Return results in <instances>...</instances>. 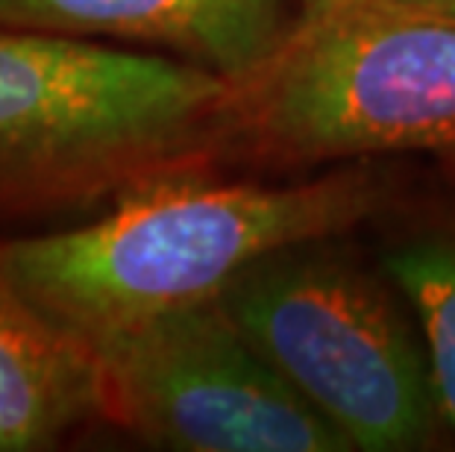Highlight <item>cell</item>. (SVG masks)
Wrapping results in <instances>:
<instances>
[{
	"mask_svg": "<svg viewBox=\"0 0 455 452\" xmlns=\"http://www.w3.org/2000/svg\"><path fill=\"white\" fill-rule=\"evenodd\" d=\"M455 156V12L323 0L232 94V162Z\"/></svg>",
	"mask_w": 455,
	"mask_h": 452,
	"instance_id": "cell-3",
	"label": "cell"
},
{
	"mask_svg": "<svg viewBox=\"0 0 455 452\" xmlns=\"http://www.w3.org/2000/svg\"><path fill=\"white\" fill-rule=\"evenodd\" d=\"M0 27L141 44L238 83L276 51L291 18L285 0H0Z\"/></svg>",
	"mask_w": 455,
	"mask_h": 452,
	"instance_id": "cell-6",
	"label": "cell"
},
{
	"mask_svg": "<svg viewBox=\"0 0 455 452\" xmlns=\"http://www.w3.org/2000/svg\"><path fill=\"white\" fill-rule=\"evenodd\" d=\"M106 426L94 355L38 314L0 262V452H44Z\"/></svg>",
	"mask_w": 455,
	"mask_h": 452,
	"instance_id": "cell-7",
	"label": "cell"
},
{
	"mask_svg": "<svg viewBox=\"0 0 455 452\" xmlns=\"http://www.w3.org/2000/svg\"><path fill=\"white\" fill-rule=\"evenodd\" d=\"M103 423L182 452H347L350 444L261 355L220 297L92 347Z\"/></svg>",
	"mask_w": 455,
	"mask_h": 452,
	"instance_id": "cell-5",
	"label": "cell"
},
{
	"mask_svg": "<svg viewBox=\"0 0 455 452\" xmlns=\"http://www.w3.org/2000/svg\"><path fill=\"white\" fill-rule=\"evenodd\" d=\"M382 271L409 303L443 429L455 435V226L405 238L382 256Z\"/></svg>",
	"mask_w": 455,
	"mask_h": 452,
	"instance_id": "cell-8",
	"label": "cell"
},
{
	"mask_svg": "<svg viewBox=\"0 0 455 452\" xmlns=\"http://www.w3.org/2000/svg\"><path fill=\"white\" fill-rule=\"evenodd\" d=\"M299 4V12H306V9H315L317 4H323V0H297Z\"/></svg>",
	"mask_w": 455,
	"mask_h": 452,
	"instance_id": "cell-10",
	"label": "cell"
},
{
	"mask_svg": "<svg viewBox=\"0 0 455 452\" xmlns=\"http://www.w3.org/2000/svg\"><path fill=\"white\" fill-rule=\"evenodd\" d=\"M376 4H396L414 9H435V12H455V0H376Z\"/></svg>",
	"mask_w": 455,
	"mask_h": 452,
	"instance_id": "cell-9",
	"label": "cell"
},
{
	"mask_svg": "<svg viewBox=\"0 0 455 452\" xmlns=\"http://www.w3.org/2000/svg\"><path fill=\"white\" fill-rule=\"evenodd\" d=\"M391 179L371 165L291 186L182 170L127 191L89 224L0 235V262L33 309L92 353L150 317L215 300L276 250L329 242L379 215Z\"/></svg>",
	"mask_w": 455,
	"mask_h": 452,
	"instance_id": "cell-1",
	"label": "cell"
},
{
	"mask_svg": "<svg viewBox=\"0 0 455 452\" xmlns=\"http://www.w3.org/2000/svg\"><path fill=\"white\" fill-rule=\"evenodd\" d=\"M329 242L259 258L220 300L350 449L432 447L443 420L409 303L388 276L338 256Z\"/></svg>",
	"mask_w": 455,
	"mask_h": 452,
	"instance_id": "cell-4",
	"label": "cell"
},
{
	"mask_svg": "<svg viewBox=\"0 0 455 452\" xmlns=\"http://www.w3.org/2000/svg\"><path fill=\"white\" fill-rule=\"evenodd\" d=\"M229 76L159 51L0 27V220L109 206L232 162Z\"/></svg>",
	"mask_w": 455,
	"mask_h": 452,
	"instance_id": "cell-2",
	"label": "cell"
}]
</instances>
